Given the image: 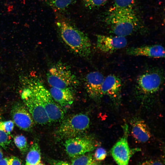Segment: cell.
<instances>
[{
  "label": "cell",
  "instance_id": "cell-31",
  "mask_svg": "<svg viewBox=\"0 0 165 165\" xmlns=\"http://www.w3.org/2000/svg\"><path fill=\"white\" fill-rule=\"evenodd\" d=\"M45 165L41 163H38V164H37V165Z\"/></svg>",
  "mask_w": 165,
  "mask_h": 165
},
{
  "label": "cell",
  "instance_id": "cell-5",
  "mask_svg": "<svg viewBox=\"0 0 165 165\" xmlns=\"http://www.w3.org/2000/svg\"><path fill=\"white\" fill-rule=\"evenodd\" d=\"M90 119L85 114L79 113L72 115L64 120L56 132L60 139H68L81 135L90 126Z\"/></svg>",
  "mask_w": 165,
  "mask_h": 165
},
{
  "label": "cell",
  "instance_id": "cell-20",
  "mask_svg": "<svg viewBox=\"0 0 165 165\" xmlns=\"http://www.w3.org/2000/svg\"><path fill=\"white\" fill-rule=\"evenodd\" d=\"M95 159L91 153H85L73 158L72 165H96Z\"/></svg>",
  "mask_w": 165,
  "mask_h": 165
},
{
  "label": "cell",
  "instance_id": "cell-32",
  "mask_svg": "<svg viewBox=\"0 0 165 165\" xmlns=\"http://www.w3.org/2000/svg\"><path fill=\"white\" fill-rule=\"evenodd\" d=\"M1 68L0 64V71H1Z\"/></svg>",
  "mask_w": 165,
  "mask_h": 165
},
{
  "label": "cell",
  "instance_id": "cell-19",
  "mask_svg": "<svg viewBox=\"0 0 165 165\" xmlns=\"http://www.w3.org/2000/svg\"><path fill=\"white\" fill-rule=\"evenodd\" d=\"M53 9L59 11H64L75 2L76 0H43Z\"/></svg>",
  "mask_w": 165,
  "mask_h": 165
},
{
  "label": "cell",
  "instance_id": "cell-12",
  "mask_svg": "<svg viewBox=\"0 0 165 165\" xmlns=\"http://www.w3.org/2000/svg\"><path fill=\"white\" fill-rule=\"evenodd\" d=\"M105 77L101 72L94 71L88 74L84 79L85 85L89 96L94 99L102 96L101 88Z\"/></svg>",
  "mask_w": 165,
  "mask_h": 165
},
{
  "label": "cell",
  "instance_id": "cell-17",
  "mask_svg": "<svg viewBox=\"0 0 165 165\" xmlns=\"http://www.w3.org/2000/svg\"><path fill=\"white\" fill-rule=\"evenodd\" d=\"M135 0H115L108 13L135 11Z\"/></svg>",
  "mask_w": 165,
  "mask_h": 165
},
{
  "label": "cell",
  "instance_id": "cell-4",
  "mask_svg": "<svg viewBox=\"0 0 165 165\" xmlns=\"http://www.w3.org/2000/svg\"><path fill=\"white\" fill-rule=\"evenodd\" d=\"M47 79L51 87L72 90L79 83L77 76L65 64L58 62L53 64L47 73Z\"/></svg>",
  "mask_w": 165,
  "mask_h": 165
},
{
  "label": "cell",
  "instance_id": "cell-28",
  "mask_svg": "<svg viewBox=\"0 0 165 165\" xmlns=\"http://www.w3.org/2000/svg\"><path fill=\"white\" fill-rule=\"evenodd\" d=\"M0 165H9V158H2L0 159Z\"/></svg>",
  "mask_w": 165,
  "mask_h": 165
},
{
  "label": "cell",
  "instance_id": "cell-26",
  "mask_svg": "<svg viewBox=\"0 0 165 165\" xmlns=\"http://www.w3.org/2000/svg\"><path fill=\"white\" fill-rule=\"evenodd\" d=\"M9 165H23L21 160L14 156L9 158Z\"/></svg>",
  "mask_w": 165,
  "mask_h": 165
},
{
  "label": "cell",
  "instance_id": "cell-29",
  "mask_svg": "<svg viewBox=\"0 0 165 165\" xmlns=\"http://www.w3.org/2000/svg\"><path fill=\"white\" fill-rule=\"evenodd\" d=\"M54 165H70L67 162L62 161H57L54 163Z\"/></svg>",
  "mask_w": 165,
  "mask_h": 165
},
{
  "label": "cell",
  "instance_id": "cell-22",
  "mask_svg": "<svg viewBox=\"0 0 165 165\" xmlns=\"http://www.w3.org/2000/svg\"><path fill=\"white\" fill-rule=\"evenodd\" d=\"M11 138L5 130L3 122L0 120V146L6 149L10 144Z\"/></svg>",
  "mask_w": 165,
  "mask_h": 165
},
{
  "label": "cell",
  "instance_id": "cell-16",
  "mask_svg": "<svg viewBox=\"0 0 165 165\" xmlns=\"http://www.w3.org/2000/svg\"><path fill=\"white\" fill-rule=\"evenodd\" d=\"M54 100L61 107L71 105L74 101L72 90L51 87L49 91Z\"/></svg>",
  "mask_w": 165,
  "mask_h": 165
},
{
  "label": "cell",
  "instance_id": "cell-14",
  "mask_svg": "<svg viewBox=\"0 0 165 165\" xmlns=\"http://www.w3.org/2000/svg\"><path fill=\"white\" fill-rule=\"evenodd\" d=\"M122 86L121 79L114 74H110L105 78L101 88L102 96L106 95L114 100L120 96Z\"/></svg>",
  "mask_w": 165,
  "mask_h": 165
},
{
  "label": "cell",
  "instance_id": "cell-15",
  "mask_svg": "<svg viewBox=\"0 0 165 165\" xmlns=\"http://www.w3.org/2000/svg\"><path fill=\"white\" fill-rule=\"evenodd\" d=\"M131 125L132 135L137 141L145 143L150 139L151 133L147 125L143 120L135 119L132 121Z\"/></svg>",
  "mask_w": 165,
  "mask_h": 165
},
{
  "label": "cell",
  "instance_id": "cell-21",
  "mask_svg": "<svg viewBox=\"0 0 165 165\" xmlns=\"http://www.w3.org/2000/svg\"><path fill=\"white\" fill-rule=\"evenodd\" d=\"M14 142L17 148L23 153L27 152L28 145L26 138L22 134L17 135L14 137Z\"/></svg>",
  "mask_w": 165,
  "mask_h": 165
},
{
  "label": "cell",
  "instance_id": "cell-25",
  "mask_svg": "<svg viewBox=\"0 0 165 165\" xmlns=\"http://www.w3.org/2000/svg\"><path fill=\"white\" fill-rule=\"evenodd\" d=\"M4 129L7 133L10 134L14 127V122L11 120L3 122Z\"/></svg>",
  "mask_w": 165,
  "mask_h": 165
},
{
  "label": "cell",
  "instance_id": "cell-27",
  "mask_svg": "<svg viewBox=\"0 0 165 165\" xmlns=\"http://www.w3.org/2000/svg\"><path fill=\"white\" fill-rule=\"evenodd\" d=\"M138 165H164L160 161L156 160H150L144 161Z\"/></svg>",
  "mask_w": 165,
  "mask_h": 165
},
{
  "label": "cell",
  "instance_id": "cell-18",
  "mask_svg": "<svg viewBox=\"0 0 165 165\" xmlns=\"http://www.w3.org/2000/svg\"><path fill=\"white\" fill-rule=\"evenodd\" d=\"M40 149L38 142H33L28 153L25 165H36L40 162Z\"/></svg>",
  "mask_w": 165,
  "mask_h": 165
},
{
  "label": "cell",
  "instance_id": "cell-11",
  "mask_svg": "<svg viewBox=\"0 0 165 165\" xmlns=\"http://www.w3.org/2000/svg\"><path fill=\"white\" fill-rule=\"evenodd\" d=\"M11 113L13 121L19 128L25 131L32 129L34 120L25 105L19 102L15 103Z\"/></svg>",
  "mask_w": 165,
  "mask_h": 165
},
{
  "label": "cell",
  "instance_id": "cell-8",
  "mask_svg": "<svg viewBox=\"0 0 165 165\" xmlns=\"http://www.w3.org/2000/svg\"><path fill=\"white\" fill-rule=\"evenodd\" d=\"M64 146L67 154L73 158L93 151L96 147L92 138L81 136L67 139Z\"/></svg>",
  "mask_w": 165,
  "mask_h": 165
},
{
  "label": "cell",
  "instance_id": "cell-10",
  "mask_svg": "<svg viewBox=\"0 0 165 165\" xmlns=\"http://www.w3.org/2000/svg\"><path fill=\"white\" fill-rule=\"evenodd\" d=\"M97 46L104 53H112L124 48L127 44L125 37L116 35H97Z\"/></svg>",
  "mask_w": 165,
  "mask_h": 165
},
{
  "label": "cell",
  "instance_id": "cell-13",
  "mask_svg": "<svg viewBox=\"0 0 165 165\" xmlns=\"http://www.w3.org/2000/svg\"><path fill=\"white\" fill-rule=\"evenodd\" d=\"M128 55L142 56L155 58H164L165 49L160 45L155 44L128 48L126 50Z\"/></svg>",
  "mask_w": 165,
  "mask_h": 165
},
{
  "label": "cell",
  "instance_id": "cell-6",
  "mask_svg": "<svg viewBox=\"0 0 165 165\" xmlns=\"http://www.w3.org/2000/svg\"><path fill=\"white\" fill-rule=\"evenodd\" d=\"M164 80V74L160 68L148 69L141 74L136 80L139 91L145 94H152L159 91Z\"/></svg>",
  "mask_w": 165,
  "mask_h": 165
},
{
  "label": "cell",
  "instance_id": "cell-24",
  "mask_svg": "<svg viewBox=\"0 0 165 165\" xmlns=\"http://www.w3.org/2000/svg\"><path fill=\"white\" fill-rule=\"evenodd\" d=\"M106 150L103 148H98L96 150L94 154L95 159L97 161H101L104 160L106 157Z\"/></svg>",
  "mask_w": 165,
  "mask_h": 165
},
{
  "label": "cell",
  "instance_id": "cell-30",
  "mask_svg": "<svg viewBox=\"0 0 165 165\" xmlns=\"http://www.w3.org/2000/svg\"><path fill=\"white\" fill-rule=\"evenodd\" d=\"M3 156V153L2 150L0 149V160L2 158Z\"/></svg>",
  "mask_w": 165,
  "mask_h": 165
},
{
  "label": "cell",
  "instance_id": "cell-7",
  "mask_svg": "<svg viewBox=\"0 0 165 165\" xmlns=\"http://www.w3.org/2000/svg\"><path fill=\"white\" fill-rule=\"evenodd\" d=\"M21 97L35 122L40 125L51 122L43 107L30 88L28 87L24 90Z\"/></svg>",
  "mask_w": 165,
  "mask_h": 165
},
{
  "label": "cell",
  "instance_id": "cell-23",
  "mask_svg": "<svg viewBox=\"0 0 165 165\" xmlns=\"http://www.w3.org/2000/svg\"><path fill=\"white\" fill-rule=\"evenodd\" d=\"M85 7L90 9H97L105 5L108 0H82Z\"/></svg>",
  "mask_w": 165,
  "mask_h": 165
},
{
  "label": "cell",
  "instance_id": "cell-9",
  "mask_svg": "<svg viewBox=\"0 0 165 165\" xmlns=\"http://www.w3.org/2000/svg\"><path fill=\"white\" fill-rule=\"evenodd\" d=\"M124 134L111 148L112 157L118 165H128L131 151L127 141L128 127L123 126Z\"/></svg>",
  "mask_w": 165,
  "mask_h": 165
},
{
  "label": "cell",
  "instance_id": "cell-1",
  "mask_svg": "<svg viewBox=\"0 0 165 165\" xmlns=\"http://www.w3.org/2000/svg\"><path fill=\"white\" fill-rule=\"evenodd\" d=\"M56 25L61 39L71 50L82 57L90 55L91 43L86 34L64 17H57Z\"/></svg>",
  "mask_w": 165,
  "mask_h": 165
},
{
  "label": "cell",
  "instance_id": "cell-2",
  "mask_svg": "<svg viewBox=\"0 0 165 165\" xmlns=\"http://www.w3.org/2000/svg\"><path fill=\"white\" fill-rule=\"evenodd\" d=\"M105 21L114 35L124 37L133 34L140 27L135 11L108 13Z\"/></svg>",
  "mask_w": 165,
  "mask_h": 165
},
{
  "label": "cell",
  "instance_id": "cell-3",
  "mask_svg": "<svg viewBox=\"0 0 165 165\" xmlns=\"http://www.w3.org/2000/svg\"><path fill=\"white\" fill-rule=\"evenodd\" d=\"M29 87L34 93L44 108L51 122H57L62 120L64 112L60 105L54 100L50 91L39 80L34 81Z\"/></svg>",
  "mask_w": 165,
  "mask_h": 165
}]
</instances>
